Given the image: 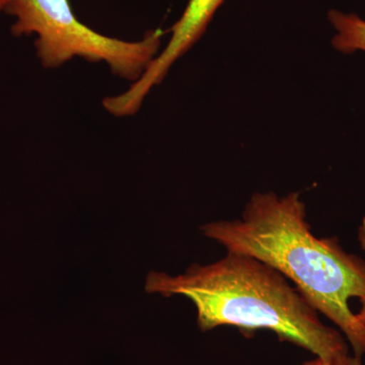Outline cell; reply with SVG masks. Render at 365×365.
Segmentation results:
<instances>
[{"label": "cell", "mask_w": 365, "mask_h": 365, "mask_svg": "<svg viewBox=\"0 0 365 365\" xmlns=\"http://www.w3.org/2000/svg\"><path fill=\"white\" fill-rule=\"evenodd\" d=\"M13 1L14 0H0V11H6V7Z\"/></svg>", "instance_id": "8"}, {"label": "cell", "mask_w": 365, "mask_h": 365, "mask_svg": "<svg viewBox=\"0 0 365 365\" xmlns=\"http://www.w3.org/2000/svg\"><path fill=\"white\" fill-rule=\"evenodd\" d=\"M359 242L360 247L365 252V217L362 220L359 227ZM361 307H360L359 313L356 314L357 318L362 324L365 325V300L360 302Z\"/></svg>", "instance_id": "6"}, {"label": "cell", "mask_w": 365, "mask_h": 365, "mask_svg": "<svg viewBox=\"0 0 365 365\" xmlns=\"http://www.w3.org/2000/svg\"><path fill=\"white\" fill-rule=\"evenodd\" d=\"M148 294L188 297L197 309L202 332L235 327L244 335L269 330L289 342L340 365L349 364L347 343L324 325L319 313L277 270L254 257L227 252L209 265L194 264L181 275L151 272Z\"/></svg>", "instance_id": "2"}, {"label": "cell", "mask_w": 365, "mask_h": 365, "mask_svg": "<svg viewBox=\"0 0 365 365\" xmlns=\"http://www.w3.org/2000/svg\"><path fill=\"white\" fill-rule=\"evenodd\" d=\"M350 360V359H349ZM302 365H340L337 364H333V362L327 361L325 359H319V357H316V359L313 360H309V361L304 362ZM349 365V364H348Z\"/></svg>", "instance_id": "7"}, {"label": "cell", "mask_w": 365, "mask_h": 365, "mask_svg": "<svg viewBox=\"0 0 365 365\" xmlns=\"http://www.w3.org/2000/svg\"><path fill=\"white\" fill-rule=\"evenodd\" d=\"M328 20L335 30L332 39L333 47L337 51L350 54L356 51L365 52V20L359 14L343 13L331 9Z\"/></svg>", "instance_id": "5"}, {"label": "cell", "mask_w": 365, "mask_h": 365, "mask_svg": "<svg viewBox=\"0 0 365 365\" xmlns=\"http://www.w3.org/2000/svg\"><path fill=\"white\" fill-rule=\"evenodd\" d=\"M349 365H362L361 360H360V357H350Z\"/></svg>", "instance_id": "9"}, {"label": "cell", "mask_w": 365, "mask_h": 365, "mask_svg": "<svg viewBox=\"0 0 365 365\" xmlns=\"http://www.w3.org/2000/svg\"><path fill=\"white\" fill-rule=\"evenodd\" d=\"M232 253L254 257L282 274L318 313L342 331L355 356L365 353V325L349 300H365V261L336 237H317L299 193H256L241 218L201 227Z\"/></svg>", "instance_id": "1"}, {"label": "cell", "mask_w": 365, "mask_h": 365, "mask_svg": "<svg viewBox=\"0 0 365 365\" xmlns=\"http://www.w3.org/2000/svg\"><path fill=\"white\" fill-rule=\"evenodd\" d=\"M6 13L14 18L16 37L36 35V53L46 68H57L79 57L105 62L112 73L136 81L158 56L163 31L153 30L139 41L108 37L78 20L69 0H14Z\"/></svg>", "instance_id": "3"}, {"label": "cell", "mask_w": 365, "mask_h": 365, "mask_svg": "<svg viewBox=\"0 0 365 365\" xmlns=\"http://www.w3.org/2000/svg\"><path fill=\"white\" fill-rule=\"evenodd\" d=\"M225 0H188L179 20L170 29V38L143 76L121 95L107 97L103 106L115 117H128L140 109L143 101L160 85L170 67L202 37Z\"/></svg>", "instance_id": "4"}]
</instances>
